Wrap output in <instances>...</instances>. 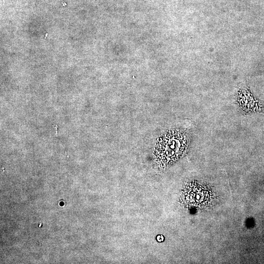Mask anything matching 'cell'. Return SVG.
I'll return each instance as SVG.
<instances>
[{"instance_id":"obj_1","label":"cell","mask_w":264,"mask_h":264,"mask_svg":"<svg viewBox=\"0 0 264 264\" xmlns=\"http://www.w3.org/2000/svg\"><path fill=\"white\" fill-rule=\"evenodd\" d=\"M190 143L188 134L183 130H174L166 133L156 143L155 162L163 167L172 164L187 152Z\"/></svg>"}]
</instances>
